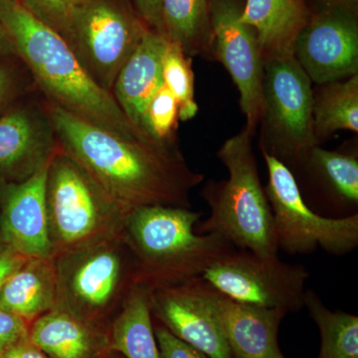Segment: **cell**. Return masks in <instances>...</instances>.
I'll return each mask as SVG.
<instances>
[{"instance_id": "cell-29", "label": "cell", "mask_w": 358, "mask_h": 358, "mask_svg": "<svg viewBox=\"0 0 358 358\" xmlns=\"http://www.w3.org/2000/svg\"><path fill=\"white\" fill-rule=\"evenodd\" d=\"M154 331L162 358H210L174 336L159 322L154 324Z\"/></svg>"}, {"instance_id": "cell-11", "label": "cell", "mask_w": 358, "mask_h": 358, "mask_svg": "<svg viewBox=\"0 0 358 358\" xmlns=\"http://www.w3.org/2000/svg\"><path fill=\"white\" fill-rule=\"evenodd\" d=\"M242 10L240 0H209L210 47L239 90L246 128L254 133L262 120L264 57L255 32L241 20Z\"/></svg>"}, {"instance_id": "cell-36", "label": "cell", "mask_w": 358, "mask_h": 358, "mask_svg": "<svg viewBox=\"0 0 358 358\" xmlns=\"http://www.w3.org/2000/svg\"><path fill=\"white\" fill-rule=\"evenodd\" d=\"M326 7H341L355 11L358 0H320Z\"/></svg>"}, {"instance_id": "cell-32", "label": "cell", "mask_w": 358, "mask_h": 358, "mask_svg": "<svg viewBox=\"0 0 358 358\" xmlns=\"http://www.w3.org/2000/svg\"><path fill=\"white\" fill-rule=\"evenodd\" d=\"M8 245L0 242V291L8 278L27 260Z\"/></svg>"}, {"instance_id": "cell-23", "label": "cell", "mask_w": 358, "mask_h": 358, "mask_svg": "<svg viewBox=\"0 0 358 358\" xmlns=\"http://www.w3.org/2000/svg\"><path fill=\"white\" fill-rule=\"evenodd\" d=\"M313 95V124L317 141L336 131L358 133V75L322 85Z\"/></svg>"}, {"instance_id": "cell-2", "label": "cell", "mask_w": 358, "mask_h": 358, "mask_svg": "<svg viewBox=\"0 0 358 358\" xmlns=\"http://www.w3.org/2000/svg\"><path fill=\"white\" fill-rule=\"evenodd\" d=\"M0 24L50 103L100 128L167 152L131 124L114 96L90 76L67 41L18 0H0Z\"/></svg>"}, {"instance_id": "cell-31", "label": "cell", "mask_w": 358, "mask_h": 358, "mask_svg": "<svg viewBox=\"0 0 358 358\" xmlns=\"http://www.w3.org/2000/svg\"><path fill=\"white\" fill-rule=\"evenodd\" d=\"M136 13L148 28L164 34L162 20V0H131Z\"/></svg>"}, {"instance_id": "cell-34", "label": "cell", "mask_w": 358, "mask_h": 358, "mask_svg": "<svg viewBox=\"0 0 358 358\" xmlns=\"http://www.w3.org/2000/svg\"><path fill=\"white\" fill-rule=\"evenodd\" d=\"M0 358H50L26 338L16 343Z\"/></svg>"}, {"instance_id": "cell-22", "label": "cell", "mask_w": 358, "mask_h": 358, "mask_svg": "<svg viewBox=\"0 0 358 358\" xmlns=\"http://www.w3.org/2000/svg\"><path fill=\"white\" fill-rule=\"evenodd\" d=\"M327 192L331 193L339 217L357 214L358 159L355 155L313 148L305 159Z\"/></svg>"}, {"instance_id": "cell-26", "label": "cell", "mask_w": 358, "mask_h": 358, "mask_svg": "<svg viewBox=\"0 0 358 358\" xmlns=\"http://www.w3.org/2000/svg\"><path fill=\"white\" fill-rule=\"evenodd\" d=\"M164 84L178 103V119L188 121L196 115L199 106L194 100V76L192 61L180 46L167 40L162 57Z\"/></svg>"}, {"instance_id": "cell-21", "label": "cell", "mask_w": 358, "mask_h": 358, "mask_svg": "<svg viewBox=\"0 0 358 358\" xmlns=\"http://www.w3.org/2000/svg\"><path fill=\"white\" fill-rule=\"evenodd\" d=\"M110 348L124 358H162L150 313V289L136 285L110 324Z\"/></svg>"}, {"instance_id": "cell-24", "label": "cell", "mask_w": 358, "mask_h": 358, "mask_svg": "<svg viewBox=\"0 0 358 358\" xmlns=\"http://www.w3.org/2000/svg\"><path fill=\"white\" fill-rule=\"evenodd\" d=\"M208 3L209 0H162L164 34L189 57L210 47Z\"/></svg>"}, {"instance_id": "cell-16", "label": "cell", "mask_w": 358, "mask_h": 358, "mask_svg": "<svg viewBox=\"0 0 358 358\" xmlns=\"http://www.w3.org/2000/svg\"><path fill=\"white\" fill-rule=\"evenodd\" d=\"M206 292L233 358H284L278 331L286 312L232 300L207 282Z\"/></svg>"}, {"instance_id": "cell-8", "label": "cell", "mask_w": 358, "mask_h": 358, "mask_svg": "<svg viewBox=\"0 0 358 358\" xmlns=\"http://www.w3.org/2000/svg\"><path fill=\"white\" fill-rule=\"evenodd\" d=\"M148 26L117 0H83L65 40L96 83L112 94Z\"/></svg>"}, {"instance_id": "cell-37", "label": "cell", "mask_w": 358, "mask_h": 358, "mask_svg": "<svg viewBox=\"0 0 358 358\" xmlns=\"http://www.w3.org/2000/svg\"><path fill=\"white\" fill-rule=\"evenodd\" d=\"M101 358H120L117 357H114V352H110L109 353H107V355H103V357Z\"/></svg>"}, {"instance_id": "cell-9", "label": "cell", "mask_w": 358, "mask_h": 358, "mask_svg": "<svg viewBox=\"0 0 358 358\" xmlns=\"http://www.w3.org/2000/svg\"><path fill=\"white\" fill-rule=\"evenodd\" d=\"M262 119L272 155L301 162L317 141L313 131L312 81L292 56L264 60Z\"/></svg>"}, {"instance_id": "cell-6", "label": "cell", "mask_w": 358, "mask_h": 358, "mask_svg": "<svg viewBox=\"0 0 358 358\" xmlns=\"http://www.w3.org/2000/svg\"><path fill=\"white\" fill-rule=\"evenodd\" d=\"M46 208L53 258L121 235L129 212L60 148L48 166Z\"/></svg>"}, {"instance_id": "cell-14", "label": "cell", "mask_w": 358, "mask_h": 358, "mask_svg": "<svg viewBox=\"0 0 358 358\" xmlns=\"http://www.w3.org/2000/svg\"><path fill=\"white\" fill-rule=\"evenodd\" d=\"M59 148L48 110L20 106L0 115V183H20L49 164Z\"/></svg>"}, {"instance_id": "cell-10", "label": "cell", "mask_w": 358, "mask_h": 358, "mask_svg": "<svg viewBox=\"0 0 358 358\" xmlns=\"http://www.w3.org/2000/svg\"><path fill=\"white\" fill-rule=\"evenodd\" d=\"M310 273L301 265L236 249L201 275L216 291L248 305L298 312L305 307Z\"/></svg>"}, {"instance_id": "cell-13", "label": "cell", "mask_w": 358, "mask_h": 358, "mask_svg": "<svg viewBox=\"0 0 358 358\" xmlns=\"http://www.w3.org/2000/svg\"><path fill=\"white\" fill-rule=\"evenodd\" d=\"M152 319L210 358H233L201 277L150 289Z\"/></svg>"}, {"instance_id": "cell-27", "label": "cell", "mask_w": 358, "mask_h": 358, "mask_svg": "<svg viewBox=\"0 0 358 358\" xmlns=\"http://www.w3.org/2000/svg\"><path fill=\"white\" fill-rule=\"evenodd\" d=\"M178 121V101L164 85L148 103L141 129L160 148L178 152L173 148V134Z\"/></svg>"}, {"instance_id": "cell-25", "label": "cell", "mask_w": 358, "mask_h": 358, "mask_svg": "<svg viewBox=\"0 0 358 358\" xmlns=\"http://www.w3.org/2000/svg\"><path fill=\"white\" fill-rule=\"evenodd\" d=\"M305 307L320 334L317 358H358V317L343 310H331L313 289H307Z\"/></svg>"}, {"instance_id": "cell-1", "label": "cell", "mask_w": 358, "mask_h": 358, "mask_svg": "<svg viewBox=\"0 0 358 358\" xmlns=\"http://www.w3.org/2000/svg\"><path fill=\"white\" fill-rule=\"evenodd\" d=\"M47 110L60 150L122 209L150 205L190 208V190L204 176L192 171L178 152L124 138L53 103Z\"/></svg>"}, {"instance_id": "cell-18", "label": "cell", "mask_w": 358, "mask_h": 358, "mask_svg": "<svg viewBox=\"0 0 358 358\" xmlns=\"http://www.w3.org/2000/svg\"><path fill=\"white\" fill-rule=\"evenodd\" d=\"M28 338L50 358H101L112 352L109 334L58 308L29 324Z\"/></svg>"}, {"instance_id": "cell-4", "label": "cell", "mask_w": 358, "mask_h": 358, "mask_svg": "<svg viewBox=\"0 0 358 358\" xmlns=\"http://www.w3.org/2000/svg\"><path fill=\"white\" fill-rule=\"evenodd\" d=\"M252 133L243 131L224 143L218 157L227 169L226 180L209 181L203 197L210 214L195 226L197 234H216L236 249L268 258L278 256L274 218L261 185Z\"/></svg>"}, {"instance_id": "cell-33", "label": "cell", "mask_w": 358, "mask_h": 358, "mask_svg": "<svg viewBox=\"0 0 358 358\" xmlns=\"http://www.w3.org/2000/svg\"><path fill=\"white\" fill-rule=\"evenodd\" d=\"M18 90L15 72L6 65L0 64V112L13 100Z\"/></svg>"}, {"instance_id": "cell-12", "label": "cell", "mask_w": 358, "mask_h": 358, "mask_svg": "<svg viewBox=\"0 0 358 358\" xmlns=\"http://www.w3.org/2000/svg\"><path fill=\"white\" fill-rule=\"evenodd\" d=\"M294 57L310 81H341L358 73V23L355 11L326 7L312 14L296 39Z\"/></svg>"}, {"instance_id": "cell-17", "label": "cell", "mask_w": 358, "mask_h": 358, "mask_svg": "<svg viewBox=\"0 0 358 358\" xmlns=\"http://www.w3.org/2000/svg\"><path fill=\"white\" fill-rule=\"evenodd\" d=\"M167 40L166 35L147 28L113 87L112 95L115 102L131 124L141 131L148 103L164 85L162 57Z\"/></svg>"}, {"instance_id": "cell-20", "label": "cell", "mask_w": 358, "mask_h": 358, "mask_svg": "<svg viewBox=\"0 0 358 358\" xmlns=\"http://www.w3.org/2000/svg\"><path fill=\"white\" fill-rule=\"evenodd\" d=\"M56 303L53 259L28 258L0 291V308L31 324Z\"/></svg>"}, {"instance_id": "cell-28", "label": "cell", "mask_w": 358, "mask_h": 358, "mask_svg": "<svg viewBox=\"0 0 358 358\" xmlns=\"http://www.w3.org/2000/svg\"><path fill=\"white\" fill-rule=\"evenodd\" d=\"M35 17L65 38L71 21L83 0H18Z\"/></svg>"}, {"instance_id": "cell-30", "label": "cell", "mask_w": 358, "mask_h": 358, "mask_svg": "<svg viewBox=\"0 0 358 358\" xmlns=\"http://www.w3.org/2000/svg\"><path fill=\"white\" fill-rule=\"evenodd\" d=\"M29 324L18 315L0 308V357L16 343L28 338Z\"/></svg>"}, {"instance_id": "cell-35", "label": "cell", "mask_w": 358, "mask_h": 358, "mask_svg": "<svg viewBox=\"0 0 358 358\" xmlns=\"http://www.w3.org/2000/svg\"><path fill=\"white\" fill-rule=\"evenodd\" d=\"M13 55H16L13 40L3 26L0 24V61Z\"/></svg>"}, {"instance_id": "cell-7", "label": "cell", "mask_w": 358, "mask_h": 358, "mask_svg": "<svg viewBox=\"0 0 358 358\" xmlns=\"http://www.w3.org/2000/svg\"><path fill=\"white\" fill-rule=\"evenodd\" d=\"M268 169L265 192L274 218L278 248L289 255H307L322 248L343 256L358 246V214L329 218L308 207L293 173L274 155L264 152Z\"/></svg>"}, {"instance_id": "cell-3", "label": "cell", "mask_w": 358, "mask_h": 358, "mask_svg": "<svg viewBox=\"0 0 358 358\" xmlns=\"http://www.w3.org/2000/svg\"><path fill=\"white\" fill-rule=\"evenodd\" d=\"M201 216V212L166 205L129 212L122 238L138 262V284L152 289L201 277L236 250L219 235L197 234Z\"/></svg>"}, {"instance_id": "cell-5", "label": "cell", "mask_w": 358, "mask_h": 358, "mask_svg": "<svg viewBox=\"0 0 358 358\" xmlns=\"http://www.w3.org/2000/svg\"><path fill=\"white\" fill-rule=\"evenodd\" d=\"M55 307L109 331L134 287L138 262L122 238L103 240L54 257Z\"/></svg>"}, {"instance_id": "cell-15", "label": "cell", "mask_w": 358, "mask_h": 358, "mask_svg": "<svg viewBox=\"0 0 358 358\" xmlns=\"http://www.w3.org/2000/svg\"><path fill=\"white\" fill-rule=\"evenodd\" d=\"M48 166L23 182L0 183V242L27 258L53 259L46 208Z\"/></svg>"}, {"instance_id": "cell-19", "label": "cell", "mask_w": 358, "mask_h": 358, "mask_svg": "<svg viewBox=\"0 0 358 358\" xmlns=\"http://www.w3.org/2000/svg\"><path fill=\"white\" fill-rule=\"evenodd\" d=\"M310 16L303 0H246L241 20L255 32L265 60L294 55L296 37Z\"/></svg>"}]
</instances>
